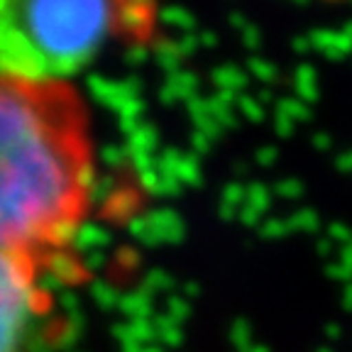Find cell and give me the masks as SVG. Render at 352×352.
Returning <instances> with one entry per match:
<instances>
[{
    "label": "cell",
    "instance_id": "6da1fadb",
    "mask_svg": "<svg viewBox=\"0 0 352 352\" xmlns=\"http://www.w3.org/2000/svg\"><path fill=\"white\" fill-rule=\"evenodd\" d=\"M94 193L88 113L69 83L0 76V250L50 267Z\"/></svg>",
    "mask_w": 352,
    "mask_h": 352
},
{
    "label": "cell",
    "instance_id": "7a4b0ae2",
    "mask_svg": "<svg viewBox=\"0 0 352 352\" xmlns=\"http://www.w3.org/2000/svg\"><path fill=\"white\" fill-rule=\"evenodd\" d=\"M118 28V0H0V76L66 83Z\"/></svg>",
    "mask_w": 352,
    "mask_h": 352
},
{
    "label": "cell",
    "instance_id": "3957f363",
    "mask_svg": "<svg viewBox=\"0 0 352 352\" xmlns=\"http://www.w3.org/2000/svg\"><path fill=\"white\" fill-rule=\"evenodd\" d=\"M39 272L34 262L0 250V352H20L39 314Z\"/></svg>",
    "mask_w": 352,
    "mask_h": 352
},
{
    "label": "cell",
    "instance_id": "277c9868",
    "mask_svg": "<svg viewBox=\"0 0 352 352\" xmlns=\"http://www.w3.org/2000/svg\"><path fill=\"white\" fill-rule=\"evenodd\" d=\"M86 86H88V94L94 96L96 100L110 105V108H120V110L135 98V91L140 88V86H135V81L113 83V81H108V78L98 76V74L88 78Z\"/></svg>",
    "mask_w": 352,
    "mask_h": 352
},
{
    "label": "cell",
    "instance_id": "5b68a950",
    "mask_svg": "<svg viewBox=\"0 0 352 352\" xmlns=\"http://www.w3.org/2000/svg\"><path fill=\"white\" fill-rule=\"evenodd\" d=\"M152 0H118V28L142 37L149 30Z\"/></svg>",
    "mask_w": 352,
    "mask_h": 352
},
{
    "label": "cell",
    "instance_id": "8992f818",
    "mask_svg": "<svg viewBox=\"0 0 352 352\" xmlns=\"http://www.w3.org/2000/svg\"><path fill=\"white\" fill-rule=\"evenodd\" d=\"M142 54H144L142 47H138V50H130V52H127V61H142Z\"/></svg>",
    "mask_w": 352,
    "mask_h": 352
}]
</instances>
